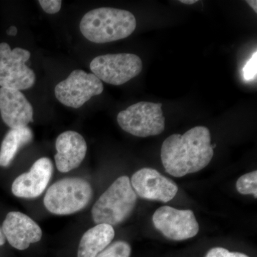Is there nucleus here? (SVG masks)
Here are the masks:
<instances>
[{
    "instance_id": "nucleus-8",
    "label": "nucleus",
    "mask_w": 257,
    "mask_h": 257,
    "mask_svg": "<svg viewBox=\"0 0 257 257\" xmlns=\"http://www.w3.org/2000/svg\"><path fill=\"white\" fill-rule=\"evenodd\" d=\"M103 90L102 82L94 74L77 69L57 84L55 94L64 105L77 109L92 96L101 94Z\"/></svg>"
},
{
    "instance_id": "nucleus-4",
    "label": "nucleus",
    "mask_w": 257,
    "mask_h": 257,
    "mask_svg": "<svg viewBox=\"0 0 257 257\" xmlns=\"http://www.w3.org/2000/svg\"><path fill=\"white\" fill-rule=\"evenodd\" d=\"M93 190L85 179L70 177L57 181L47 189L44 204L57 215H69L84 209L92 200Z\"/></svg>"
},
{
    "instance_id": "nucleus-5",
    "label": "nucleus",
    "mask_w": 257,
    "mask_h": 257,
    "mask_svg": "<svg viewBox=\"0 0 257 257\" xmlns=\"http://www.w3.org/2000/svg\"><path fill=\"white\" fill-rule=\"evenodd\" d=\"M161 103L140 101L120 111L117 121L126 133L139 138L157 136L163 133L165 119Z\"/></svg>"
},
{
    "instance_id": "nucleus-11",
    "label": "nucleus",
    "mask_w": 257,
    "mask_h": 257,
    "mask_svg": "<svg viewBox=\"0 0 257 257\" xmlns=\"http://www.w3.org/2000/svg\"><path fill=\"white\" fill-rule=\"evenodd\" d=\"M54 172L52 161L47 157L39 159L26 173L15 179L12 192L17 197L34 199L46 189Z\"/></svg>"
},
{
    "instance_id": "nucleus-13",
    "label": "nucleus",
    "mask_w": 257,
    "mask_h": 257,
    "mask_svg": "<svg viewBox=\"0 0 257 257\" xmlns=\"http://www.w3.org/2000/svg\"><path fill=\"white\" fill-rule=\"evenodd\" d=\"M33 108L20 91L0 88V114L11 128L28 126L33 121Z\"/></svg>"
},
{
    "instance_id": "nucleus-2",
    "label": "nucleus",
    "mask_w": 257,
    "mask_h": 257,
    "mask_svg": "<svg viewBox=\"0 0 257 257\" xmlns=\"http://www.w3.org/2000/svg\"><path fill=\"white\" fill-rule=\"evenodd\" d=\"M137 27L135 15L127 10L101 8L84 15L79 25L83 36L94 43L102 44L126 38Z\"/></svg>"
},
{
    "instance_id": "nucleus-10",
    "label": "nucleus",
    "mask_w": 257,
    "mask_h": 257,
    "mask_svg": "<svg viewBox=\"0 0 257 257\" xmlns=\"http://www.w3.org/2000/svg\"><path fill=\"white\" fill-rule=\"evenodd\" d=\"M130 182L135 193L147 200L169 202L178 192L177 184L155 169L138 170L134 174Z\"/></svg>"
},
{
    "instance_id": "nucleus-12",
    "label": "nucleus",
    "mask_w": 257,
    "mask_h": 257,
    "mask_svg": "<svg viewBox=\"0 0 257 257\" xmlns=\"http://www.w3.org/2000/svg\"><path fill=\"white\" fill-rule=\"evenodd\" d=\"M5 239L13 247L25 250L42 239L41 228L31 218L20 211L8 213L2 226Z\"/></svg>"
},
{
    "instance_id": "nucleus-7",
    "label": "nucleus",
    "mask_w": 257,
    "mask_h": 257,
    "mask_svg": "<svg viewBox=\"0 0 257 257\" xmlns=\"http://www.w3.org/2000/svg\"><path fill=\"white\" fill-rule=\"evenodd\" d=\"M90 69L99 80L121 85L141 73L143 62L134 54H110L95 57Z\"/></svg>"
},
{
    "instance_id": "nucleus-9",
    "label": "nucleus",
    "mask_w": 257,
    "mask_h": 257,
    "mask_svg": "<svg viewBox=\"0 0 257 257\" xmlns=\"http://www.w3.org/2000/svg\"><path fill=\"white\" fill-rule=\"evenodd\" d=\"M154 226L166 238L173 241L191 239L198 234L199 224L189 209H177L170 206L157 209L152 216Z\"/></svg>"
},
{
    "instance_id": "nucleus-25",
    "label": "nucleus",
    "mask_w": 257,
    "mask_h": 257,
    "mask_svg": "<svg viewBox=\"0 0 257 257\" xmlns=\"http://www.w3.org/2000/svg\"><path fill=\"white\" fill-rule=\"evenodd\" d=\"M197 0H181L180 3L186 5H193L197 3Z\"/></svg>"
},
{
    "instance_id": "nucleus-16",
    "label": "nucleus",
    "mask_w": 257,
    "mask_h": 257,
    "mask_svg": "<svg viewBox=\"0 0 257 257\" xmlns=\"http://www.w3.org/2000/svg\"><path fill=\"white\" fill-rule=\"evenodd\" d=\"M33 138V133L28 126L11 128L5 135L2 143L0 148V167H9L19 150L31 143Z\"/></svg>"
},
{
    "instance_id": "nucleus-22",
    "label": "nucleus",
    "mask_w": 257,
    "mask_h": 257,
    "mask_svg": "<svg viewBox=\"0 0 257 257\" xmlns=\"http://www.w3.org/2000/svg\"><path fill=\"white\" fill-rule=\"evenodd\" d=\"M7 34H8L9 36H16L17 34H18V28L15 26L10 27V28L8 29V30H7Z\"/></svg>"
},
{
    "instance_id": "nucleus-15",
    "label": "nucleus",
    "mask_w": 257,
    "mask_h": 257,
    "mask_svg": "<svg viewBox=\"0 0 257 257\" xmlns=\"http://www.w3.org/2000/svg\"><path fill=\"white\" fill-rule=\"evenodd\" d=\"M114 235V228L111 225L96 224L83 235L77 257H96L109 246Z\"/></svg>"
},
{
    "instance_id": "nucleus-24",
    "label": "nucleus",
    "mask_w": 257,
    "mask_h": 257,
    "mask_svg": "<svg viewBox=\"0 0 257 257\" xmlns=\"http://www.w3.org/2000/svg\"><path fill=\"white\" fill-rule=\"evenodd\" d=\"M5 236L4 234H3V230H2V228H0V246H3L5 243Z\"/></svg>"
},
{
    "instance_id": "nucleus-23",
    "label": "nucleus",
    "mask_w": 257,
    "mask_h": 257,
    "mask_svg": "<svg viewBox=\"0 0 257 257\" xmlns=\"http://www.w3.org/2000/svg\"><path fill=\"white\" fill-rule=\"evenodd\" d=\"M246 3H248V5L251 7V8L253 10V11L255 13H257V2L256 0H248V1H246Z\"/></svg>"
},
{
    "instance_id": "nucleus-19",
    "label": "nucleus",
    "mask_w": 257,
    "mask_h": 257,
    "mask_svg": "<svg viewBox=\"0 0 257 257\" xmlns=\"http://www.w3.org/2000/svg\"><path fill=\"white\" fill-rule=\"evenodd\" d=\"M257 53L255 51L254 53L251 56L250 60L246 62L243 67V77L245 80L252 81L256 79L257 74Z\"/></svg>"
},
{
    "instance_id": "nucleus-3",
    "label": "nucleus",
    "mask_w": 257,
    "mask_h": 257,
    "mask_svg": "<svg viewBox=\"0 0 257 257\" xmlns=\"http://www.w3.org/2000/svg\"><path fill=\"white\" fill-rule=\"evenodd\" d=\"M137 200L138 197L130 179L126 176H121L101 194L93 206V221L96 224H119L131 215Z\"/></svg>"
},
{
    "instance_id": "nucleus-21",
    "label": "nucleus",
    "mask_w": 257,
    "mask_h": 257,
    "mask_svg": "<svg viewBox=\"0 0 257 257\" xmlns=\"http://www.w3.org/2000/svg\"><path fill=\"white\" fill-rule=\"evenodd\" d=\"M39 3L44 11L50 15L59 13L62 7V1L60 0H40Z\"/></svg>"
},
{
    "instance_id": "nucleus-1",
    "label": "nucleus",
    "mask_w": 257,
    "mask_h": 257,
    "mask_svg": "<svg viewBox=\"0 0 257 257\" xmlns=\"http://www.w3.org/2000/svg\"><path fill=\"white\" fill-rule=\"evenodd\" d=\"M214 156L209 128L198 126L184 135H171L162 144L161 159L166 172L182 177L205 168Z\"/></svg>"
},
{
    "instance_id": "nucleus-6",
    "label": "nucleus",
    "mask_w": 257,
    "mask_h": 257,
    "mask_svg": "<svg viewBox=\"0 0 257 257\" xmlns=\"http://www.w3.org/2000/svg\"><path fill=\"white\" fill-rule=\"evenodd\" d=\"M31 54L17 47L12 50L8 43H0V87L25 90L35 84L36 76L26 65Z\"/></svg>"
},
{
    "instance_id": "nucleus-18",
    "label": "nucleus",
    "mask_w": 257,
    "mask_h": 257,
    "mask_svg": "<svg viewBox=\"0 0 257 257\" xmlns=\"http://www.w3.org/2000/svg\"><path fill=\"white\" fill-rule=\"evenodd\" d=\"M132 248L127 242L117 241L104 248L96 257H130Z\"/></svg>"
},
{
    "instance_id": "nucleus-20",
    "label": "nucleus",
    "mask_w": 257,
    "mask_h": 257,
    "mask_svg": "<svg viewBox=\"0 0 257 257\" xmlns=\"http://www.w3.org/2000/svg\"><path fill=\"white\" fill-rule=\"evenodd\" d=\"M205 257H249L247 255L240 252H231L226 248L215 247L211 248Z\"/></svg>"
},
{
    "instance_id": "nucleus-17",
    "label": "nucleus",
    "mask_w": 257,
    "mask_h": 257,
    "mask_svg": "<svg viewBox=\"0 0 257 257\" xmlns=\"http://www.w3.org/2000/svg\"><path fill=\"white\" fill-rule=\"evenodd\" d=\"M238 192L243 195L252 194L257 197V171H253L240 177L236 184Z\"/></svg>"
},
{
    "instance_id": "nucleus-14",
    "label": "nucleus",
    "mask_w": 257,
    "mask_h": 257,
    "mask_svg": "<svg viewBox=\"0 0 257 257\" xmlns=\"http://www.w3.org/2000/svg\"><path fill=\"white\" fill-rule=\"evenodd\" d=\"M55 146L56 166L62 173L77 168L85 158L87 151L85 140L80 134L74 131L64 132L59 135Z\"/></svg>"
}]
</instances>
